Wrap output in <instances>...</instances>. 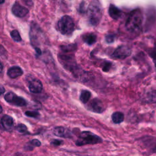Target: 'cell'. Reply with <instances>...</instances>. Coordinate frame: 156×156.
Segmentation results:
<instances>
[{
  "label": "cell",
  "instance_id": "7",
  "mask_svg": "<svg viewBox=\"0 0 156 156\" xmlns=\"http://www.w3.org/2000/svg\"><path fill=\"white\" fill-rule=\"evenodd\" d=\"M132 51L126 45L118 46L112 54V57L115 59H124L130 55Z\"/></svg>",
  "mask_w": 156,
  "mask_h": 156
},
{
  "label": "cell",
  "instance_id": "20",
  "mask_svg": "<svg viewBox=\"0 0 156 156\" xmlns=\"http://www.w3.org/2000/svg\"><path fill=\"white\" fill-rule=\"evenodd\" d=\"M25 115L30 118H39L40 114L38 111L36 110H28L25 112Z\"/></svg>",
  "mask_w": 156,
  "mask_h": 156
},
{
  "label": "cell",
  "instance_id": "27",
  "mask_svg": "<svg viewBox=\"0 0 156 156\" xmlns=\"http://www.w3.org/2000/svg\"><path fill=\"white\" fill-rule=\"evenodd\" d=\"M2 68H3L2 65V63L0 62V73L2 71Z\"/></svg>",
  "mask_w": 156,
  "mask_h": 156
},
{
  "label": "cell",
  "instance_id": "1",
  "mask_svg": "<svg viewBox=\"0 0 156 156\" xmlns=\"http://www.w3.org/2000/svg\"><path fill=\"white\" fill-rule=\"evenodd\" d=\"M143 22V15L140 9L133 10L129 15L125 27L130 32H136L140 30Z\"/></svg>",
  "mask_w": 156,
  "mask_h": 156
},
{
  "label": "cell",
  "instance_id": "16",
  "mask_svg": "<svg viewBox=\"0 0 156 156\" xmlns=\"http://www.w3.org/2000/svg\"><path fill=\"white\" fill-rule=\"evenodd\" d=\"M124 119V115L122 112H115L112 115V121L115 124H120L121 123Z\"/></svg>",
  "mask_w": 156,
  "mask_h": 156
},
{
  "label": "cell",
  "instance_id": "15",
  "mask_svg": "<svg viewBox=\"0 0 156 156\" xmlns=\"http://www.w3.org/2000/svg\"><path fill=\"white\" fill-rule=\"evenodd\" d=\"M83 41L88 45L94 44L97 41V36L94 33H87L82 35Z\"/></svg>",
  "mask_w": 156,
  "mask_h": 156
},
{
  "label": "cell",
  "instance_id": "23",
  "mask_svg": "<svg viewBox=\"0 0 156 156\" xmlns=\"http://www.w3.org/2000/svg\"><path fill=\"white\" fill-rule=\"evenodd\" d=\"M112 65V63L110 62H108V61L105 62L102 64V71L104 72H108L110 69Z\"/></svg>",
  "mask_w": 156,
  "mask_h": 156
},
{
  "label": "cell",
  "instance_id": "24",
  "mask_svg": "<svg viewBox=\"0 0 156 156\" xmlns=\"http://www.w3.org/2000/svg\"><path fill=\"white\" fill-rule=\"evenodd\" d=\"M105 40L108 43H113L115 40V36L113 35H107L105 36Z\"/></svg>",
  "mask_w": 156,
  "mask_h": 156
},
{
  "label": "cell",
  "instance_id": "28",
  "mask_svg": "<svg viewBox=\"0 0 156 156\" xmlns=\"http://www.w3.org/2000/svg\"><path fill=\"white\" fill-rule=\"evenodd\" d=\"M4 1H5V0H0V4H3L4 2Z\"/></svg>",
  "mask_w": 156,
  "mask_h": 156
},
{
  "label": "cell",
  "instance_id": "21",
  "mask_svg": "<svg viewBox=\"0 0 156 156\" xmlns=\"http://www.w3.org/2000/svg\"><path fill=\"white\" fill-rule=\"evenodd\" d=\"M10 35L14 41H15L16 42H19V41H21V36L18 30H12L10 32Z\"/></svg>",
  "mask_w": 156,
  "mask_h": 156
},
{
  "label": "cell",
  "instance_id": "12",
  "mask_svg": "<svg viewBox=\"0 0 156 156\" xmlns=\"http://www.w3.org/2000/svg\"><path fill=\"white\" fill-rule=\"evenodd\" d=\"M108 14L113 20H118L122 15V12L114 4H110L108 8Z\"/></svg>",
  "mask_w": 156,
  "mask_h": 156
},
{
  "label": "cell",
  "instance_id": "2",
  "mask_svg": "<svg viewBox=\"0 0 156 156\" xmlns=\"http://www.w3.org/2000/svg\"><path fill=\"white\" fill-rule=\"evenodd\" d=\"M29 37L31 44L35 48H39L42 42L46 41L45 36L40 27L35 23H32L30 25Z\"/></svg>",
  "mask_w": 156,
  "mask_h": 156
},
{
  "label": "cell",
  "instance_id": "26",
  "mask_svg": "<svg viewBox=\"0 0 156 156\" xmlns=\"http://www.w3.org/2000/svg\"><path fill=\"white\" fill-rule=\"evenodd\" d=\"M5 91V89L2 87H0V96L3 94Z\"/></svg>",
  "mask_w": 156,
  "mask_h": 156
},
{
  "label": "cell",
  "instance_id": "4",
  "mask_svg": "<svg viewBox=\"0 0 156 156\" xmlns=\"http://www.w3.org/2000/svg\"><path fill=\"white\" fill-rule=\"evenodd\" d=\"M88 22L92 26H97L102 18V9L97 4H91L87 11Z\"/></svg>",
  "mask_w": 156,
  "mask_h": 156
},
{
  "label": "cell",
  "instance_id": "9",
  "mask_svg": "<svg viewBox=\"0 0 156 156\" xmlns=\"http://www.w3.org/2000/svg\"><path fill=\"white\" fill-rule=\"evenodd\" d=\"M29 91L34 94H38L43 90V84L41 82L37 79H33L29 81Z\"/></svg>",
  "mask_w": 156,
  "mask_h": 156
},
{
  "label": "cell",
  "instance_id": "14",
  "mask_svg": "<svg viewBox=\"0 0 156 156\" xmlns=\"http://www.w3.org/2000/svg\"><path fill=\"white\" fill-rule=\"evenodd\" d=\"M23 74V69L17 66L10 68L7 71V75L12 79H15L21 76Z\"/></svg>",
  "mask_w": 156,
  "mask_h": 156
},
{
  "label": "cell",
  "instance_id": "11",
  "mask_svg": "<svg viewBox=\"0 0 156 156\" xmlns=\"http://www.w3.org/2000/svg\"><path fill=\"white\" fill-rule=\"evenodd\" d=\"M12 11L13 15L20 18L24 17L29 13V10L26 7L20 5L18 2L14 4L12 8Z\"/></svg>",
  "mask_w": 156,
  "mask_h": 156
},
{
  "label": "cell",
  "instance_id": "8",
  "mask_svg": "<svg viewBox=\"0 0 156 156\" xmlns=\"http://www.w3.org/2000/svg\"><path fill=\"white\" fill-rule=\"evenodd\" d=\"M88 108L90 110L97 113H101L105 110L102 102L98 98H94L90 101Z\"/></svg>",
  "mask_w": 156,
  "mask_h": 156
},
{
  "label": "cell",
  "instance_id": "13",
  "mask_svg": "<svg viewBox=\"0 0 156 156\" xmlns=\"http://www.w3.org/2000/svg\"><path fill=\"white\" fill-rule=\"evenodd\" d=\"M1 123L2 127L7 130H11L13 126V118L7 115H5L2 116L1 119Z\"/></svg>",
  "mask_w": 156,
  "mask_h": 156
},
{
  "label": "cell",
  "instance_id": "19",
  "mask_svg": "<svg viewBox=\"0 0 156 156\" xmlns=\"http://www.w3.org/2000/svg\"><path fill=\"white\" fill-rule=\"evenodd\" d=\"M62 52H72L77 48V46L74 44H69L67 45H63L60 47Z\"/></svg>",
  "mask_w": 156,
  "mask_h": 156
},
{
  "label": "cell",
  "instance_id": "17",
  "mask_svg": "<svg viewBox=\"0 0 156 156\" xmlns=\"http://www.w3.org/2000/svg\"><path fill=\"white\" fill-rule=\"evenodd\" d=\"M91 93L89 90H82L81 91L79 99L83 104H87L89 101L90 99L91 98Z\"/></svg>",
  "mask_w": 156,
  "mask_h": 156
},
{
  "label": "cell",
  "instance_id": "10",
  "mask_svg": "<svg viewBox=\"0 0 156 156\" xmlns=\"http://www.w3.org/2000/svg\"><path fill=\"white\" fill-rule=\"evenodd\" d=\"M54 134L58 137L64 138H71L73 136L72 132L65 127L62 126L55 127L53 130Z\"/></svg>",
  "mask_w": 156,
  "mask_h": 156
},
{
  "label": "cell",
  "instance_id": "3",
  "mask_svg": "<svg viewBox=\"0 0 156 156\" xmlns=\"http://www.w3.org/2000/svg\"><path fill=\"white\" fill-rule=\"evenodd\" d=\"M102 141V139L96 134L90 131H83L79 134L78 139L76 142V144L77 146H81L86 144L101 143Z\"/></svg>",
  "mask_w": 156,
  "mask_h": 156
},
{
  "label": "cell",
  "instance_id": "5",
  "mask_svg": "<svg viewBox=\"0 0 156 156\" xmlns=\"http://www.w3.org/2000/svg\"><path fill=\"white\" fill-rule=\"evenodd\" d=\"M58 29L63 35H71L74 30V23L71 17L63 16L58 21Z\"/></svg>",
  "mask_w": 156,
  "mask_h": 156
},
{
  "label": "cell",
  "instance_id": "29",
  "mask_svg": "<svg viewBox=\"0 0 156 156\" xmlns=\"http://www.w3.org/2000/svg\"><path fill=\"white\" fill-rule=\"evenodd\" d=\"M2 112V107H1V106L0 105V113H1Z\"/></svg>",
  "mask_w": 156,
  "mask_h": 156
},
{
  "label": "cell",
  "instance_id": "18",
  "mask_svg": "<svg viewBox=\"0 0 156 156\" xmlns=\"http://www.w3.org/2000/svg\"><path fill=\"white\" fill-rule=\"evenodd\" d=\"M41 142L40 141H39L37 139H33L31 141H30L29 142V143H27L26 144V147H25L26 150H32L34 149V147H40L41 146Z\"/></svg>",
  "mask_w": 156,
  "mask_h": 156
},
{
  "label": "cell",
  "instance_id": "6",
  "mask_svg": "<svg viewBox=\"0 0 156 156\" xmlns=\"http://www.w3.org/2000/svg\"><path fill=\"white\" fill-rule=\"evenodd\" d=\"M4 99L7 102L13 105L22 107L25 106L27 104L26 101L23 98L17 96L13 92L7 93L4 96Z\"/></svg>",
  "mask_w": 156,
  "mask_h": 156
},
{
  "label": "cell",
  "instance_id": "22",
  "mask_svg": "<svg viewBox=\"0 0 156 156\" xmlns=\"http://www.w3.org/2000/svg\"><path fill=\"white\" fill-rule=\"evenodd\" d=\"M16 130L21 133H25L27 131V128L26 125L23 124H19L16 126Z\"/></svg>",
  "mask_w": 156,
  "mask_h": 156
},
{
  "label": "cell",
  "instance_id": "25",
  "mask_svg": "<svg viewBox=\"0 0 156 156\" xmlns=\"http://www.w3.org/2000/svg\"><path fill=\"white\" fill-rule=\"evenodd\" d=\"M63 143V141L59 140H53L51 142V144L54 145V146H60Z\"/></svg>",
  "mask_w": 156,
  "mask_h": 156
}]
</instances>
